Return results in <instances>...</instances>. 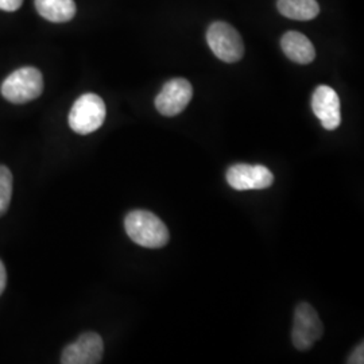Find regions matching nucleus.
<instances>
[{
  "label": "nucleus",
  "mask_w": 364,
  "mask_h": 364,
  "mask_svg": "<svg viewBox=\"0 0 364 364\" xmlns=\"http://www.w3.org/2000/svg\"><path fill=\"white\" fill-rule=\"evenodd\" d=\"M105 343L100 335L85 332L80 338L66 346L61 355L63 364H97L102 362Z\"/></svg>",
  "instance_id": "obj_8"
},
{
  "label": "nucleus",
  "mask_w": 364,
  "mask_h": 364,
  "mask_svg": "<svg viewBox=\"0 0 364 364\" xmlns=\"http://www.w3.org/2000/svg\"><path fill=\"white\" fill-rule=\"evenodd\" d=\"M312 109L326 130H336L340 126V99L331 87L320 85L316 88L313 92Z\"/></svg>",
  "instance_id": "obj_9"
},
{
  "label": "nucleus",
  "mask_w": 364,
  "mask_h": 364,
  "mask_svg": "<svg viewBox=\"0 0 364 364\" xmlns=\"http://www.w3.org/2000/svg\"><path fill=\"white\" fill-rule=\"evenodd\" d=\"M207 42L213 54L224 63H237L245 53V45L239 33L225 22H215L207 33Z\"/></svg>",
  "instance_id": "obj_5"
},
{
  "label": "nucleus",
  "mask_w": 364,
  "mask_h": 364,
  "mask_svg": "<svg viewBox=\"0 0 364 364\" xmlns=\"http://www.w3.org/2000/svg\"><path fill=\"white\" fill-rule=\"evenodd\" d=\"M324 335V326L318 313L308 302H301L294 311L291 341L299 351H309Z\"/></svg>",
  "instance_id": "obj_4"
},
{
  "label": "nucleus",
  "mask_w": 364,
  "mask_h": 364,
  "mask_svg": "<svg viewBox=\"0 0 364 364\" xmlns=\"http://www.w3.org/2000/svg\"><path fill=\"white\" fill-rule=\"evenodd\" d=\"M277 6L279 13L294 21H311L320 13L316 0H278Z\"/></svg>",
  "instance_id": "obj_12"
},
{
  "label": "nucleus",
  "mask_w": 364,
  "mask_h": 364,
  "mask_svg": "<svg viewBox=\"0 0 364 364\" xmlns=\"http://www.w3.org/2000/svg\"><path fill=\"white\" fill-rule=\"evenodd\" d=\"M36 9L45 19L63 23L76 15V4L73 0H36Z\"/></svg>",
  "instance_id": "obj_11"
},
{
  "label": "nucleus",
  "mask_w": 364,
  "mask_h": 364,
  "mask_svg": "<svg viewBox=\"0 0 364 364\" xmlns=\"http://www.w3.org/2000/svg\"><path fill=\"white\" fill-rule=\"evenodd\" d=\"M347 363L350 364H363L364 363V346L363 343H360L351 355L347 359Z\"/></svg>",
  "instance_id": "obj_14"
},
{
  "label": "nucleus",
  "mask_w": 364,
  "mask_h": 364,
  "mask_svg": "<svg viewBox=\"0 0 364 364\" xmlns=\"http://www.w3.org/2000/svg\"><path fill=\"white\" fill-rule=\"evenodd\" d=\"M227 182L235 191H260L273 185L274 174L263 165L236 164L227 170Z\"/></svg>",
  "instance_id": "obj_7"
},
{
  "label": "nucleus",
  "mask_w": 364,
  "mask_h": 364,
  "mask_svg": "<svg viewBox=\"0 0 364 364\" xmlns=\"http://www.w3.org/2000/svg\"><path fill=\"white\" fill-rule=\"evenodd\" d=\"M13 196V174L4 165H0V218L9 210Z\"/></svg>",
  "instance_id": "obj_13"
},
{
  "label": "nucleus",
  "mask_w": 364,
  "mask_h": 364,
  "mask_svg": "<svg viewBox=\"0 0 364 364\" xmlns=\"http://www.w3.org/2000/svg\"><path fill=\"white\" fill-rule=\"evenodd\" d=\"M281 48L289 60L301 65L311 64L316 57L312 42L299 31L287 33L281 39Z\"/></svg>",
  "instance_id": "obj_10"
},
{
  "label": "nucleus",
  "mask_w": 364,
  "mask_h": 364,
  "mask_svg": "<svg viewBox=\"0 0 364 364\" xmlns=\"http://www.w3.org/2000/svg\"><path fill=\"white\" fill-rule=\"evenodd\" d=\"M43 92V77L37 68L25 66L15 70L1 84L3 97L14 105L36 100Z\"/></svg>",
  "instance_id": "obj_2"
},
{
  "label": "nucleus",
  "mask_w": 364,
  "mask_h": 364,
  "mask_svg": "<svg viewBox=\"0 0 364 364\" xmlns=\"http://www.w3.org/2000/svg\"><path fill=\"white\" fill-rule=\"evenodd\" d=\"M6 285H7V272H6L4 263L0 260V296L3 294Z\"/></svg>",
  "instance_id": "obj_16"
},
{
  "label": "nucleus",
  "mask_w": 364,
  "mask_h": 364,
  "mask_svg": "<svg viewBox=\"0 0 364 364\" xmlns=\"http://www.w3.org/2000/svg\"><path fill=\"white\" fill-rule=\"evenodd\" d=\"M124 228L131 240L144 248H162L169 243L168 227L156 215L136 209L124 219Z\"/></svg>",
  "instance_id": "obj_1"
},
{
  "label": "nucleus",
  "mask_w": 364,
  "mask_h": 364,
  "mask_svg": "<svg viewBox=\"0 0 364 364\" xmlns=\"http://www.w3.org/2000/svg\"><path fill=\"white\" fill-rule=\"evenodd\" d=\"M105 115L107 109L103 99L95 93H85L72 107L69 126L80 135H88L103 126Z\"/></svg>",
  "instance_id": "obj_3"
},
{
  "label": "nucleus",
  "mask_w": 364,
  "mask_h": 364,
  "mask_svg": "<svg viewBox=\"0 0 364 364\" xmlns=\"http://www.w3.org/2000/svg\"><path fill=\"white\" fill-rule=\"evenodd\" d=\"M23 0H0V10L16 11L22 6Z\"/></svg>",
  "instance_id": "obj_15"
},
{
  "label": "nucleus",
  "mask_w": 364,
  "mask_h": 364,
  "mask_svg": "<svg viewBox=\"0 0 364 364\" xmlns=\"http://www.w3.org/2000/svg\"><path fill=\"white\" fill-rule=\"evenodd\" d=\"M193 88L185 78H171L156 97V107L164 117H176L181 114L191 103Z\"/></svg>",
  "instance_id": "obj_6"
}]
</instances>
